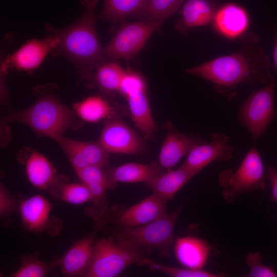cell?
Returning a JSON list of instances; mask_svg holds the SVG:
<instances>
[{
    "label": "cell",
    "mask_w": 277,
    "mask_h": 277,
    "mask_svg": "<svg viewBox=\"0 0 277 277\" xmlns=\"http://www.w3.org/2000/svg\"><path fill=\"white\" fill-rule=\"evenodd\" d=\"M242 48L231 54L222 56L196 66L185 72L210 82L215 91L230 100L238 93L241 84H265L273 77L270 63L258 36L251 32L241 36Z\"/></svg>",
    "instance_id": "1"
},
{
    "label": "cell",
    "mask_w": 277,
    "mask_h": 277,
    "mask_svg": "<svg viewBox=\"0 0 277 277\" xmlns=\"http://www.w3.org/2000/svg\"><path fill=\"white\" fill-rule=\"evenodd\" d=\"M98 1L81 0L84 11L75 22L64 28L49 29L58 39L53 52L69 60L76 68L80 80L89 85H93L96 69L109 58L96 30L95 9Z\"/></svg>",
    "instance_id": "2"
},
{
    "label": "cell",
    "mask_w": 277,
    "mask_h": 277,
    "mask_svg": "<svg viewBox=\"0 0 277 277\" xmlns=\"http://www.w3.org/2000/svg\"><path fill=\"white\" fill-rule=\"evenodd\" d=\"M39 89L37 98L30 107L7 115L3 122H19L29 127L36 134L53 140L63 136L69 128L77 129L81 120L74 111L62 103L49 90Z\"/></svg>",
    "instance_id": "3"
},
{
    "label": "cell",
    "mask_w": 277,
    "mask_h": 277,
    "mask_svg": "<svg viewBox=\"0 0 277 277\" xmlns=\"http://www.w3.org/2000/svg\"><path fill=\"white\" fill-rule=\"evenodd\" d=\"M184 205L173 212L147 224L134 227H121L113 232V239L129 247L154 248L164 256L169 254L176 222Z\"/></svg>",
    "instance_id": "4"
},
{
    "label": "cell",
    "mask_w": 277,
    "mask_h": 277,
    "mask_svg": "<svg viewBox=\"0 0 277 277\" xmlns=\"http://www.w3.org/2000/svg\"><path fill=\"white\" fill-rule=\"evenodd\" d=\"M122 245L111 239L95 242L89 267L84 277H115L130 265H145L142 250Z\"/></svg>",
    "instance_id": "5"
},
{
    "label": "cell",
    "mask_w": 277,
    "mask_h": 277,
    "mask_svg": "<svg viewBox=\"0 0 277 277\" xmlns=\"http://www.w3.org/2000/svg\"><path fill=\"white\" fill-rule=\"evenodd\" d=\"M263 163L259 152L252 147L245 154L235 171L226 169L219 176L222 195L228 203L233 202L241 194L266 189Z\"/></svg>",
    "instance_id": "6"
},
{
    "label": "cell",
    "mask_w": 277,
    "mask_h": 277,
    "mask_svg": "<svg viewBox=\"0 0 277 277\" xmlns=\"http://www.w3.org/2000/svg\"><path fill=\"white\" fill-rule=\"evenodd\" d=\"M276 87L273 78L266 86L253 91L239 109L238 122L248 130L254 140L265 135L270 123L277 120V109L274 106Z\"/></svg>",
    "instance_id": "7"
},
{
    "label": "cell",
    "mask_w": 277,
    "mask_h": 277,
    "mask_svg": "<svg viewBox=\"0 0 277 277\" xmlns=\"http://www.w3.org/2000/svg\"><path fill=\"white\" fill-rule=\"evenodd\" d=\"M162 24L146 18L124 24L105 47L107 56L112 60L132 58Z\"/></svg>",
    "instance_id": "8"
},
{
    "label": "cell",
    "mask_w": 277,
    "mask_h": 277,
    "mask_svg": "<svg viewBox=\"0 0 277 277\" xmlns=\"http://www.w3.org/2000/svg\"><path fill=\"white\" fill-rule=\"evenodd\" d=\"M144 140L115 114L105 120L97 141L110 154L139 155L145 150Z\"/></svg>",
    "instance_id": "9"
},
{
    "label": "cell",
    "mask_w": 277,
    "mask_h": 277,
    "mask_svg": "<svg viewBox=\"0 0 277 277\" xmlns=\"http://www.w3.org/2000/svg\"><path fill=\"white\" fill-rule=\"evenodd\" d=\"M52 205L44 195L30 196L18 204L21 223L23 227L34 233L46 232L51 235L60 233L61 221L51 215Z\"/></svg>",
    "instance_id": "10"
},
{
    "label": "cell",
    "mask_w": 277,
    "mask_h": 277,
    "mask_svg": "<svg viewBox=\"0 0 277 277\" xmlns=\"http://www.w3.org/2000/svg\"><path fill=\"white\" fill-rule=\"evenodd\" d=\"M233 151L229 137L221 133H214L208 143L195 146L187 154L183 165L196 175L214 161H229Z\"/></svg>",
    "instance_id": "11"
},
{
    "label": "cell",
    "mask_w": 277,
    "mask_h": 277,
    "mask_svg": "<svg viewBox=\"0 0 277 277\" xmlns=\"http://www.w3.org/2000/svg\"><path fill=\"white\" fill-rule=\"evenodd\" d=\"M55 141L59 145L74 171L88 166H108L110 153L96 142L75 140L63 135Z\"/></svg>",
    "instance_id": "12"
},
{
    "label": "cell",
    "mask_w": 277,
    "mask_h": 277,
    "mask_svg": "<svg viewBox=\"0 0 277 277\" xmlns=\"http://www.w3.org/2000/svg\"><path fill=\"white\" fill-rule=\"evenodd\" d=\"M58 44L57 37L52 33L43 39H33L7 56L1 66L7 69L13 68L32 71L40 66L50 53L56 50Z\"/></svg>",
    "instance_id": "13"
},
{
    "label": "cell",
    "mask_w": 277,
    "mask_h": 277,
    "mask_svg": "<svg viewBox=\"0 0 277 277\" xmlns=\"http://www.w3.org/2000/svg\"><path fill=\"white\" fill-rule=\"evenodd\" d=\"M166 135L161 147L158 162L165 171L173 169L195 146L205 142L195 134H185L171 123L164 126Z\"/></svg>",
    "instance_id": "14"
},
{
    "label": "cell",
    "mask_w": 277,
    "mask_h": 277,
    "mask_svg": "<svg viewBox=\"0 0 277 277\" xmlns=\"http://www.w3.org/2000/svg\"><path fill=\"white\" fill-rule=\"evenodd\" d=\"M27 177L35 188L48 190L57 197L60 184L64 181L50 161L36 150H31L24 161Z\"/></svg>",
    "instance_id": "15"
},
{
    "label": "cell",
    "mask_w": 277,
    "mask_h": 277,
    "mask_svg": "<svg viewBox=\"0 0 277 277\" xmlns=\"http://www.w3.org/2000/svg\"><path fill=\"white\" fill-rule=\"evenodd\" d=\"M166 202L152 193L120 212L115 216L114 220L121 227H134L147 224L167 213Z\"/></svg>",
    "instance_id": "16"
},
{
    "label": "cell",
    "mask_w": 277,
    "mask_h": 277,
    "mask_svg": "<svg viewBox=\"0 0 277 277\" xmlns=\"http://www.w3.org/2000/svg\"><path fill=\"white\" fill-rule=\"evenodd\" d=\"M95 234H87L74 242L57 260L62 274L65 276H84L91 263Z\"/></svg>",
    "instance_id": "17"
},
{
    "label": "cell",
    "mask_w": 277,
    "mask_h": 277,
    "mask_svg": "<svg viewBox=\"0 0 277 277\" xmlns=\"http://www.w3.org/2000/svg\"><path fill=\"white\" fill-rule=\"evenodd\" d=\"M211 250L212 247L207 241L193 235L178 237L173 244L177 261L182 266L192 269H203Z\"/></svg>",
    "instance_id": "18"
},
{
    "label": "cell",
    "mask_w": 277,
    "mask_h": 277,
    "mask_svg": "<svg viewBox=\"0 0 277 277\" xmlns=\"http://www.w3.org/2000/svg\"><path fill=\"white\" fill-rule=\"evenodd\" d=\"M214 28L222 36L230 39L241 36L247 30L249 17L246 10L233 3L218 8L212 21Z\"/></svg>",
    "instance_id": "19"
},
{
    "label": "cell",
    "mask_w": 277,
    "mask_h": 277,
    "mask_svg": "<svg viewBox=\"0 0 277 277\" xmlns=\"http://www.w3.org/2000/svg\"><path fill=\"white\" fill-rule=\"evenodd\" d=\"M124 97L135 127L145 140L152 139L156 132V126L152 115L147 87L132 91Z\"/></svg>",
    "instance_id": "20"
},
{
    "label": "cell",
    "mask_w": 277,
    "mask_h": 277,
    "mask_svg": "<svg viewBox=\"0 0 277 277\" xmlns=\"http://www.w3.org/2000/svg\"><path fill=\"white\" fill-rule=\"evenodd\" d=\"M106 169L113 189L117 183H146L165 171L158 161L149 164L127 163L116 167H107Z\"/></svg>",
    "instance_id": "21"
},
{
    "label": "cell",
    "mask_w": 277,
    "mask_h": 277,
    "mask_svg": "<svg viewBox=\"0 0 277 277\" xmlns=\"http://www.w3.org/2000/svg\"><path fill=\"white\" fill-rule=\"evenodd\" d=\"M217 9L213 0H187L181 9V17L176 27L184 32L194 27L207 26L212 22Z\"/></svg>",
    "instance_id": "22"
},
{
    "label": "cell",
    "mask_w": 277,
    "mask_h": 277,
    "mask_svg": "<svg viewBox=\"0 0 277 277\" xmlns=\"http://www.w3.org/2000/svg\"><path fill=\"white\" fill-rule=\"evenodd\" d=\"M195 174L181 165L176 169L165 171L146 183L152 193L167 201L174 195Z\"/></svg>",
    "instance_id": "23"
},
{
    "label": "cell",
    "mask_w": 277,
    "mask_h": 277,
    "mask_svg": "<svg viewBox=\"0 0 277 277\" xmlns=\"http://www.w3.org/2000/svg\"><path fill=\"white\" fill-rule=\"evenodd\" d=\"M72 109L82 121L90 123H96L117 114L114 105L98 95L89 96L74 103Z\"/></svg>",
    "instance_id": "24"
},
{
    "label": "cell",
    "mask_w": 277,
    "mask_h": 277,
    "mask_svg": "<svg viewBox=\"0 0 277 277\" xmlns=\"http://www.w3.org/2000/svg\"><path fill=\"white\" fill-rule=\"evenodd\" d=\"M91 194V203L85 213L91 217L96 229L101 228L110 219L111 209L109 208L106 190L109 189L108 184L95 183L86 185Z\"/></svg>",
    "instance_id": "25"
},
{
    "label": "cell",
    "mask_w": 277,
    "mask_h": 277,
    "mask_svg": "<svg viewBox=\"0 0 277 277\" xmlns=\"http://www.w3.org/2000/svg\"><path fill=\"white\" fill-rule=\"evenodd\" d=\"M118 64L112 61H105L100 65L93 75V85L106 96L118 92L121 83L125 73Z\"/></svg>",
    "instance_id": "26"
},
{
    "label": "cell",
    "mask_w": 277,
    "mask_h": 277,
    "mask_svg": "<svg viewBox=\"0 0 277 277\" xmlns=\"http://www.w3.org/2000/svg\"><path fill=\"white\" fill-rule=\"evenodd\" d=\"M145 0H105L98 18L116 23L139 13Z\"/></svg>",
    "instance_id": "27"
},
{
    "label": "cell",
    "mask_w": 277,
    "mask_h": 277,
    "mask_svg": "<svg viewBox=\"0 0 277 277\" xmlns=\"http://www.w3.org/2000/svg\"><path fill=\"white\" fill-rule=\"evenodd\" d=\"M184 0H145L139 12L143 18L163 23L173 15Z\"/></svg>",
    "instance_id": "28"
},
{
    "label": "cell",
    "mask_w": 277,
    "mask_h": 277,
    "mask_svg": "<svg viewBox=\"0 0 277 277\" xmlns=\"http://www.w3.org/2000/svg\"><path fill=\"white\" fill-rule=\"evenodd\" d=\"M58 265L57 260L47 263L38 259L34 254L23 255L19 267L10 274L11 277H44L52 269Z\"/></svg>",
    "instance_id": "29"
},
{
    "label": "cell",
    "mask_w": 277,
    "mask_h": 277,
    "mask_svg": "<svg viewBox=\"0 0 277 277\" xmlns=\"http://www.w3.org/2000/svg\"><path fill=\"white\" fill-rule=\"evenodd\" d=\"M57 197L64 202L79 205L90 202L91 194L83 183H70L64 180L59 186Z\"/></svg>",
    "instance_id": "30"
},
{
    "label": "cell",
    "mask_w": 277,
    "mask_h": 277,
    "mask_svg": "<svg viewBox=\"0 0 277 277\" xmlns=\"http://www.w3.org/2000/svg\"><path fill=\"white\" fill-rule=\"evenodd\" d=\"M152 270H156L172 277H222L224 274L208 271L203 269L179 267L157 263L148 259L145 266Z\"/></svg>",
    "instance_id": "31"
},
{
    "label": "cell",
    "mask_w": 277,
    "mask_h": 277,
    "mask_svg": "<svg viewBox=\"0 0 277 277\" xmlns=\"http://www.w3.org/2000/svg\"><path fill=\"white\" fill-rule=\"evenodd\" d=\"M262 256L258 251L251 252L245 255L246 264L249 267L248 277H276L277 273L272 266L264 265Z\"/></svg>",
    "instance_id": "32"
},
{
    "label": "cell",
    "mask_w": 277,
    "mask_h": 277,
    "mask_svg": "<svg viewBox=\"0 0 277 277\" xmlns=\"http://www.w3.org/2000/svg\"><path fill=\"white\" fill-rule=\"evenodd\" d=\"M104 168L88 166L74 171L81 182L85 185L95 183H104L108 185L109 189H113L106 169Z\"/></svg>",
    "instance_id": "33"
},
{
    "label": "cell",
    "mask_w": 277,
    "mask_h": 277,
    "mask_svg": "<svg viewBox=\"0 0 277 277\" xmlns=\"http://www.w3.org/2000/svg\"><path fill=\"white\" fill-rule=\"evenodd\" d=\"M146 87H147L146 81L141 74L131 70H126L118 93L124 97L132 91Z\"/></svg>",
    "instance_id": "34"
},
{
    "label": "cell",
    "mask_w": 277,
    "mask_h": 277,
    "mask_svg": "<svg viewBox=\"0 0 277 277\" xmlns=\"http://www.w3.org/2000/svg\"><path fill=\"white\" fill-rule=\"evenodd\" d=\"M14 198L11 195L4 185H0V216L5 217L13 214L18 209Z\"/></svg>",
    "instance_id": "35"
},
{
    "label": "cell",
    "mask_w": 277,
    "mask_h": 277,
    "mask_svg": "<svg viewBox=\"0 0 277 277\" xmlns=\"http://www.w3.org/2000/svg\"><path fill=\"white\" fill-rule=\"evenodd\" d=\"M266 178L268 179L271 185V200L277 203V167L268 166Z\"/></svg>",
    "instance_id": "36"
},
{
    "label": "cell",
    "mask_w": 277,
    "mask_h": 277,
    "mask_svg": "<svg viewBox=\"0 0 277 277\" xmlns=\"http://www.w3.org/2000/svg\"><path fill=\"white\" fill-rule=\"evenodd\" d=\"M273 61L274 75L277 74V31L275 33L273 49Z\"/></svg>",
    "instance_id": "37"
}]
</instances>
